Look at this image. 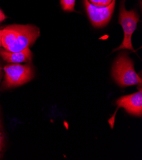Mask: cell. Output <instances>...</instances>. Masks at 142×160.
<instances>
[{
	"mask_svg": "<svg viewBox=\"0 0 142 160\" xmlns=\"http://www.w3.org/2000/svg\"><path fill=\"white\" fill-rule=\"evenodd\" d=\"M40 36L38 27L27 24H14L2 30V45L10 52H19L32 45Z\"/></svg>",
	"mask_w": 142,
	"mask_h": 160,
	"instance_id": "obj_1",
	"label": "cell"
},
{
	"mask_svg": "<svg viewBox=\"0 0 142 160\" xmlns=\"http://www.w3.org/2000/svg\"><path fill=\"white\" fill-rule=\"evenodd\" d=\"M112 76L122 88L141 84V78L135 70L133 61L125 54H121L115 60Z\"/></svg>",
	"mask_w": 142,
	"mask_h": 160,
	"instance_id": "obj_2",
	"label": "cell"
},
{
	"mask_svg": "<svg viewBox=\"0 0 142 160\" xmlns=\"http://www.w3.org/2000/svg\"><path fill=\"white\" fill-rule=\"evenodd\" d=\"M119 22L123 29L124 37L122 44L114 49V51L120 49H128L135 52L131 42V37L139 22V15L135 10L128 11L125 9L124 0H123L120 5Z\"/></svg>",
	"mask_w": 142,
	"mask_h": 160,
	"instance_id": "obj_3",
	"label": "cell"
},
{
	"mask_svg": "<svg viewBox=\"0 0 142 160\" xmlns=\"http://www.w3.org/2000/svg\"><path fill=\"white\" fill-rule=\"evenodd\" d=\"M5 73L4 87L10 88L23 85L30 81L34 77L32 67L29 65L12 63L4 67Z\"/></svg>",
	"mask_w": 142,
	"mask_h": 160,
	"instance_id": "obj_4",
	"label": "cell"
},
{
	"mask_svg": "<svg viewBox=\"0 0 142 160\" xmlns=\"http://www.w3.org/2000/svg\"><path fill=\"white\" fill-rule=\"evenodd\" d=\"M88 17L95 28H103L111 19L115 6V0L105 7H97L92 5L89 0H83Z\"/></svg>",
	"mask_w": 142,
	"mask_h": 160,
	"instance_id": "obj_5",
	"label": "cell"
},
{
	"mask_svg": "<svg viewBox=\"0 0 142 160\" xmlns=\"http://www.w3.org/2000/svg\"><path fill=\"white\" fill-rule=\"evenodd\" d=\"M118 108H124L127 112L133 116L141 117L142 114V90L133 94L124 96L116 102Z\"/></svg>",
	"mask_w": 142,
	"mask_h": 160,
	"instance_id": "obj_6",
	"label": "cell"
},
{
	"mask_svg": "<svg viewBox=\"0 0 142 160\" xmlns=\"http://www.w3.org/2000/svg\"><path fill=\"white\" fill-rule=\"evenodd\" d=\"M0 56L9 63H22L32 60L33 54L29 47L19 52H10L0 49Z\"/></svg>",
	"mask_w": 142,
	"mask_h": 160,
	"instance_id": "obj_7",
	"label": "cell"
},
{
	"mask_svg": "<svg viewBox=\"0 0 142 160\" xmlns=\"http://www.w3.org/2000/svg\"><path fill=\"white\" fill-rule=\"evenodd\" d=\"M76 0H61V7L66 12H74Z\"/></svg>",
	"mask_w": 142,
	"mask_h": 160,
	"instance_id": "obj_8",
	"label": "cell"
},
{
	"mask_svg": "<svg viewBox=\"0 0 142 160\" xmlns=\"http://www.w3.org/2000/svg\"><path fill=\"white\" fill-rule=\"evenodd\" d=\"M92 5L97 7H105L108 5L112 2V0H89Z\"/></svg>",
	"mask_w": 142,
	"mask_h": 160,
	"instance_id": "obj_9",
	"label": "cell"
},
{
	"mask_svg": "<svg viewBox=\"0 0 142 160\" xmlns=\"http://www.w3.org/2000/svg\"><path fill=\"white\" fill-rule=\"evenodd\" d=\"M6 19H7V16L3 13V12L1 9H0V23L2 22Z\"/></svg>",
	"mask_w": 142,
	"mask_h": 160,
	"instance_id": "obj_10",
	"label": "cell"
},
{
	"mask_svg": "<svg viewBox=\"0 0 142 160\" xmlns=\"http://www.w3.org/2000/svg\"><path fill=\"white\" fill-rule=\"evenodd\" d=\"M2 145H3V137L2 133L0 132V151H1L2 149Z\"/></svg>",
	"mask_w": 142,
	"mask_h": 160,
	"instance_id": "obj_11",
	"label": "cell"
},
{
	"mask_svg": "<svg viewBox=\"0 0 142 160\" xmlns=\"http://www.w3.org/2000/svg\"><path fill=\"white\" fill-rule=\"evenodd\" d=\"M1 37H2V30H0V47L2 46V40H1Z\"/></svg>",
	"mask_w": 142,
	"mask_h": 160,
	"instance_id": "obj_12",
	"label": "cell"
},
{
	"mask_svg": "<svg viewBox=\"0 0 142 160\" xmlns=\"http://www.w3.org/2000/svg\"><path fill=\"white\" fill-rule=\"evenodd\" d=\"M1 77H2V71H0V80H1Z\"/></svg>",
	"mask_w": 142,
	"mask_h": 160,
	"instance_id": "obj_13",
	"label": "cell"
},
{
	"mask_svg": "<svg viewBox=\"0 0 142 160\" xmlns=\"http://www.w3.org/2000/svg\"><path fill=\"white\" fill-rule=\"evenodd\" d=\"M0 128H1V121H0Z\"/></svg>",
	"mask_w": 142,
	"mask_h": 160,
	"instance_id": "obj_14",
	"label": "cell"
},
{
	"mask_svg": "<svg viewBox=\"0 0 142 160\" xmlns=\"http://www.w3.org/2000/svg\"><path fill=\"white\" fill-rule=\"evenodd\" d=\"M0 71H1V70H0Z\"/></svg>",
	"mask_w": 142,
	"mask_h": 160,
	"instance_id": "obj_15",
	"label": "cell"
}]
</instances>
